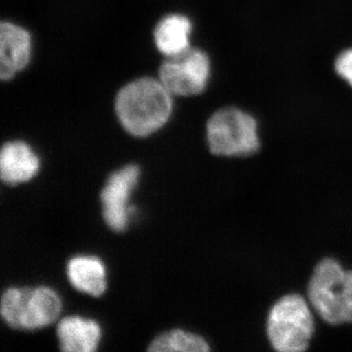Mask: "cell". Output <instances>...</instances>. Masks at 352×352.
Segmentation results:
<instances>
[{
    "instance_id": "6da1fadb",
    "label": "cell",
    "mask_w": 352,
    "mask_h": 352,
    "mask_svg": "<svg viewBox=\"0 0 352 352\" xmlns=\"http://www.w3.org/2000/svg\"><path fill=\"white\" fill-rule=\"evenodd\" d=\"M173 94L159 78H139L118 92L115 111L122 126L135 138H147L170 119Z\"/></svg>"
},
{
    "instance_id": "7a4b0ae2",
    "label": "cell",
    "mask_w": 352,
    "mask_h": 352,
    "mask_svg": "<svg viewBox=\"0 0 352 352\" xmlns=\"http://www.w3.org/2000/svg\"><path fill=\"white\" fill-rule=\"evenodd\" d=\"M307 296L315 314L329 325L352 323V270L337 259L325 258L315 265Z\"/></svg>"
},
{
    "instance_id": "3957f363",
    "label": "cell",
    "mask_w": 352,
    "mask_h": 352,
    "mask_svg": "<svg viewBox=\"0 0 352 352\" xmlns=\"http://www.w3.org/2000/svg\"><path fill=\"white\" fill-rule=\"evenodd\" d=\"M314 308L307 298L289 293L278 298L266 316V336L274 351H307L315 333Z\"/></svg>"
},
{
    "instance_id": "277c9868",
    "label": "cell",
    "mask_w": 352,
    "mask_h": 352,
    "mask_svg": "<svg viewBox=\"0 0 352 352\" xmlns=\"http://www.w3.org/2000/svg\"><path fill=\"white\" fill-rule=\"evenodd\" d=\"M206 131L208 149L215 156L251 157L261 149L258 122L239 108L217 110L208 119Z\"/></svg>"
},
{
    "instance_id": "5b68a950",
    "label": "cell",
    "mask_w": 352,
    "mask_h": 352,
    "mask_svg": "<svg viewBox=\"0 0 352 352\" xmlns=\"http://www.w3.org/2000/svg\"><path fill=\"white\" fill-rule=\"evenodd\" d=\"M62 311L56 292L48 287L9 288L1 296L0 312L7 325L17 330H36L50 325Z\"/></svg>"
},
{
    "instance_id": "8992f818",
    "label": "cell",
    "mask_w": 352,
    "mask_h": 352,
    "mask_svg": "<svg viewBox=\"0 0 352 352\" xmlns=\"http://www.w3.org/2000/svg\"><path fill=\"white\" fill-rule=\"evenodd\" d=\"M210 61L207 53L190 47L177 56L166 58L159 69V80L173 96L201 94L208 87Z\"/></svg>"
},
{
    "instance_id": "52a82bcc",
    "label": "cell",
    "mask_w": 352,
    "mask_h": 352,
    "mask_svg": "<svg viewBox=\"0 0 352 352\" xmlns=\"http://www.w3.org/2000/svg\"><path fill=\"white\" fill-rule=\"evenodd\" d=\"M140 168L136 164H129L109 176L100 199L103 219L115 232H124L129 223L131 208L129 201L138 185Z\"/></svg>"
},
{
    "instance_id": "ba28073f",
    "label": "cell",
    "mask_w": 352,
    "mask_h": 352,
    "mask_svg": "<svg viewBox=\"0 0 352 352\" xmlns=\"http://www.w3.org/2000/svg\"><path fill=\"white\" fill-rule=\"evenodd\" d=\"M32 36L24 28L11 22L0 25V78L12 80L25 69L32 57Z\"/></svg>"
},
{
    "instance_id": "9c48e42d",
    "label": "cell",
    "mask_w": 352,
    "mask_h": 352,
    "mask_svg": "<svg viewBox=\"0 0 352 352\" xmlns=\"http://www.w3.org/2000/svg\"><path fill=\"white\" fill-rule=\"evenodd\" d=\"M39 159L24 141H9L0 152V178L7 185L27 182L38 175Z\"/></svg>"
},
{
    "instance_id": "30bf717a",
    "label": "cell",
    "mask_w": 352,
    "mask_h": 352,
    "mask_svg": "<svg viewBox=\"0 0 352 352\" xmlns=\"http://www.w3.org/2000/svg\"><path fill=\"white\" fill-rule=\"evenodd\" d=\"M60 349L66 352H94L101 339L97 322L80 316H67L57 325Z\"/></svg>"
},
{
    "instance_id": "8fae6325",
    "label": "cell",
    "mask_w": 352,
    "mask_h": 352,
    "mask_svg": "<svg viewBox=\"0 0 352 352\" xmlns=\"http://www.w3.org/2000/svg\"><path fill=\"white\" fill-rule=\"evenodd\" d=\"M192 22L182 14H170L160 20L154 31L157 50L166 58L177 56L188 50Z\"/></svg>"
},
{
    "instance_id": "7c38bea8",
    "label": "cell",
    "mask_w": 352,
    "mask_h": 352,
    "mask_svg": "<svg viewBox=\"0 0 352 352\" xmlns=\"http://www.w3.org/2000/svg\"><path fill=\"white\" fill-rule=\"evenodd\" d=\"M67 275L78 291L94 296H100L106 291L105 266L98 258L78 256L69 259Z\"/></svg>"
},
{
    "instance_id": "4fadbf2b",
    "label": "cell",
    "mask_w": 352,
    "mask_h": 352,
    "mask_svg": "<svg viewBox=\"0 0 352 352\" xmlns=\"http://www.w3.org/2000/svg\"><path fill=\"white\" fill-rule=\"evenodd\" d=\"M210 344L200 335L175 329L160 335L153 340L148 351L151 352H208Z\"/></svg>"
},
{
    "instance_id": "5bb4252c",
    "label": "cell",
    "mask_w": 352,
    "mask_h": 352,
    "mask_svg": "<svg viewBox=\"0 0 352 352\" xmlns=\"http://www.w3.org/2000/svg\"><path fill=\"white\" fill-rule=\"evenodd\" d=\"M338 75L352 87V48L342 51L335 62Z\"/></svg>"
}]
</instances>
